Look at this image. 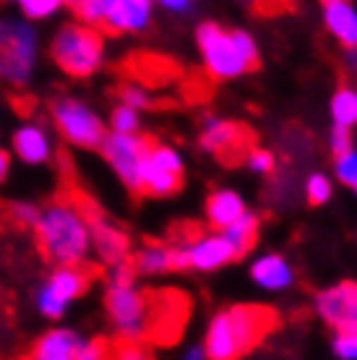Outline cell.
<instances>
[{
  "instance_id": "obj_1",
  "label": "cell",
  "mask_w": 357,
  "mask_h": 360,
  "mask_svg": "<svg viewBox=\"0 0 357 360\" xmlns=\"http://www.w3.org/2000/svg\"><path fill=\"white\" fill-rule=\"evenodd\" d=\"M32 230L39 251L55 266H79L91 256L89 207H81L71 198L45 204Z\"/></svg>"
},
{
  "instance_id": "obj_2",
  "label": "cell",
  "mask_w": 357,
  "mask_h": 360,
  "mask_svg": "<svg viewBox=\"0 0 357 360\" xmlns=\"http://www.w3.org/2000/svg\"><path fill=\"white\" fill-rule=\"evenodd\" d=\"M277 324L279 316L274 314V308L256 303L230 306L212 316L201 345L209 360H240L250 350H256L277 329Z\"/></svg>"
},
{
  "instance_id": "obj_3",
  "label": "cell",
  "mask_w": 357,
  "mask_h": 360,
  "mask_svg": "<svg viewBox=\"0 0 357 360\" xmlns=\"http://www.w3.org/2000/svg\"><path fill=\"white\" fill-rule=\"evenodd\" d=\"M105 314L112 332L123 340H146L152 321V292L138 288L134 264L125 262L108 269Z\"/></svg>"
},
{
  "instance_id": "obj_4",
  "label": "cell",
  "mask_w": 357,
  "mask_h": 360,
  "mask_svg": "<svg viewBox=\"0 0 357 360\" xmlns=\"http://www.w3.org/2000/svg\"><path fill=\"white\" fill-rule=\"evenodd\" d=\"M196 45L206 73L219 82L240 79L259 65V45L245 29H224L206 21L196 29Z\"/></svg>"
},
{
  "instance_id": "obj_5",
  "label": "cell",
  "mask_w": 357,
  "mask_h": 360,
  "mask_svg": "<svg viewBox=\"0 0 357 360\" xmlns=\"http://www.w3.org/2000/svg\"><path fill=\"white\" fill-rule=\"evenodd\" d=\"M42 34L21 13H0V82L27 86L37 73Z\"/></svg>"
},
{
  "instance_id": "obj_6",
  "label": "cell",
  "mask_w": 357,
  "mask_h": 360,
  "mask_svg": "<svg viewBox=\"0 0 357 360\" xmlns=\"http://www.w3.org/2000/svg\"><path fill=\"white\" fill-rule=\"evenodd\" d=\"M50 58L65 76L89 79L102 71L108 58V42L102 29L81 24V21H65L55 29L50 39Z\"/></svg>"
},
{
  "instance_id": "obj_7",
  "label": "cell",
  "mask_w": 357,
  "mask_h": 360,
  "mask_svg": "<svg viewBox=\"0 0 357 360\" xmlns=\"http://www.w3.org/2000/svg\"><path fill=\"white\" fill-rule=\"evenodd\" d=\"M50 120L63 141L76 149H97L108 136V120L79 97L53 99Z\"/></svg>"
},
{
  "instance_id": "obj_8",
  "label": "cell",
  "mask_w": 357,
  "mask_h": 360,
  "mask_svg": "<svg viewBox=\"0 0 357 360\" xmlns=\"http://www.w3.org/2000/svg\"><path fill=\"white\" fill-rule=\"evenodd\" d=\"M89 285H91V274L84 264H79V266H55L42 279V285L34 292L37 311L45 316V319H50V321H58L89 290Z\"/></svg>"
},
{
  "instance_id": "obj_9",
  "label": "cell",
  "mask_w": 357,
  "mask_h": 360,
  "mask_svg": "<svg viewBox=\"0 0 357 360\" xmlns=\"http://www.w3.org/2000/svg\"><path fill=\"white\" fill-rule=\"evenodd\" d=\"M183 172L186 162L183 154L170 144H149V152L143 157L141 180H138V193L146 196H172L183 186Z\"/></svg>"
},
{
  "instance_id": "obj_10",
  "label": "cell",
  "mask_w": 357,
  "mask_h": 360,
  "mask_svg": "<svg viewBox=\"0 0 357 360\" xmlns=\"http://www.w3.org/2000/svg\"><path fill=\"white\" fill-rule=\"evenodd\" d=\"M149 144L152 141L143 139L141 134H112V131H108V136L102 139V144L97 149L125 188L138 193L141 165L146 152H149Z\"/></svg>"
},
{
  "instance_id": "obj_11",
  "label": "cell",
  "mask_w": 357,
  "mask_h": 360,
  "mask_svg": "<svg viewBox=\"0 0 357 360\" xmlns=\"http://www.w3.org/2000/svg\"><path fill=\"white\" fill-rule=\"evenodd\" d=\"M102 340L86 337L71 326H53L34 342L29 360H105Z\"/></svg>"
},
{
  "instance_id": "obj_12",
  "label": "cell",
  "mask_w": 357,
  "mask_h": 360,
  "mask_svg": "<svg viewBox=\"0 0 357 360\" xmlns=\"http://www.w3.org/2000/svg\"><path fill=\"white\" fill-rule=\"evenodd\" d=\"M313 308L323 324L331 326L337 334L357 332V282L344 279L323 288L313 297Z\"/></svg>"
},
{
  "instance_id": "obj_13",
  "label": "cell",
  "mask_w": 357,
  "mask_h": 360,
  "mask_svg": "<svg viewBox=\"0 0 357 360\" xmlns=\"http://www.w3.org/2000/svg\"><path fill=\"white\" fill-rule=\"evenodd\" d=\"M89 230H91V253L105 266L131 262V238L123 227L115 225L108 214L89 209Z\"/></svg>"
},
{
  "instance_id": "obj_14",
  "label": "cell",
  "mask_w": 357,
  "mask_h": 360,
  "mask_svg": "<svg viewBox=\"0 0 357 360\" xmlns=\"http://www.w3.org/2000/svg\"><path fill=\"white\" fill-rule=\"evenodd\" d=\"M188 319V297L175 290L152 292V321L149 337L154 342H175Z\"/></svg>"
},
{
  "instance_id": "obj_15",
  "label": "cell",
  "mask_w": 357,
  "mask_h": 360,
  "mask_svg": "<svg viewBox=\"0 0 357 360\" xmlns=\"http://www.w3.org/2000/svg\"><path fill=\"white\" fill-rule=\"evenodd\" d=\"M180 240L186 245L188 269L214 271L224 264L235 262L233 245L227 243V238L219 230L216 233H198L190 235V238H180Z\"/></svg>"
},
{
  "instance_id": "obj_16",
  "label": "cell",
  "mask_w": 357,
  "mask_h": 360,
  "mask_svg": "<svg viewBox=\"0 0 357 360\" xmlns=\"http://www.w3.org/2000/svg\"><path fill=\"white\" fill-rule=\"evenodd\" d=\"M11 152H13L16 160H21L29 167L47 165L55 154V141L50 128L45 123H39V120L21 123L11 136Z\"/></svg>"
},
{
  "instance_id": "obj_17",
  "label": "cell",
  "mask_w": 357,
  "mask_h": 360,
  "mask_svg": "<svg viewBox=\"0 0 357 360\" xmlns=\"http://www.w3.org/2000/svg\"><path fill=\"white\" fill-rule=\"evenodd\" d=\"M245 139H248V134L235 120L209 115L201 123L198 144H201L204 152H212L216 157H222V160H235L245 149Z\"/></svg>"
},
{
  "instance_id": "obj_18",
  "label": "cell",
  "mask_w": 357,
  "mask_h": 360,
  "mask_svg": "<svg viewBox=\"0 0 357 360\" xmlns=\"http://www.w3.org/2000/svg\"><path fill=\"white\" fill-rule=\"evenodd\" d=\"M131 264H134L136 274H143V277H160V274H167V271L188 269L186 245H183V240H175V243H146L143 248L136 251Z\"/></svg>"
},
{
  "instance_id": "obj_19",
  "label": "cell",
  "mask_w": 357,
  "mask_h": 360,
  "mask_svg": "<svg viewBox=\"0 0 357 360\" xmlns=\"http://www.w3.org/2000/svg\"><path fill=\"white\" fill-rule=\"evenodd\" d=\"M154 0H115L105 27L115 34H138L152 24Z\"/></svg>"
},
{
  "instance_id": "obj_20",
  "label": "cell",
  "mask_w": 357,
  "mask_h": 360,
  "mask_svg": "<svg viewBox=\"0 0 357 360\" xmlns=\"http://www.w3.org/2000/svg\"><path fill=\"white\" fill-rule=\"evenodd\" d=\"M250 279L266 292H282L295 285V269L282 253H261L250 264Z\"/></svg>"
},
{
  "instance_id": "obj_21",
  "label": "cell",
  "mask_w": 357,
  "mask_h": 360,
  "mask_svg": "<svg viewBox=\"0 0 357 360\" xmlns=\"http://www.w3.org/2000/svg\"><path fill=\"white\" fill-rule=\"evenodd\" d=\"M323 24L347 50H357V6L352 0H334L323 6Z\"/></svg>"
},
{
  "instance_id": "obj_22",
  "label": "cell",
  "mask_w": 357,
  "mask_h": 360,
  "mask_svg": "<svg viewBox=\"0 0 357 360\" xmlns=\"http://www.w3.org/2000/svg\"><path fill=\"white\" fill-rule=\"evenodd\" d=\"M204 212H206V222L216 230H224L227 225H233L238 217H242L248 212L245 207V198L233 188H216L212 191L209 196H206V204H204Z\"/></svg>"
},
{
  "instance_id": "obj_23",
  "label": "cell",
  "mask_w": 357,
  "mask_h": 360,
  "mask_svg": "<svg viewBox=\"0 0 357 360\" xmlns=\"http://www.w3.org/2000/svg\"><path fill=\"white\" fill-rule=\"evenodd\" d=\"M259 227H261L259 217L248 209L245 214L235 219L233 225H227L224 230H219V233L227 238V243L233 245L235 259H242V256L256 245V240H259Z\"/></svg>"
},
{
  "instance_id": "obj_24",
  "label": "cell",
  "mask_w": 357,
  "mask_h": 360,
  "mask_svg": "<svg viewBox=\"0 0 357 360\" xmlns=\"http://www.w3.org/2000/svg\"><path fill=\"white\" fill-rule=\"evenodd\" d=\"M331 120L334 126L349 128L357 126V89L355 86H339L331 97Z\"/></svg>"
},
{
  "instance_id": "obj_25",
  "label": "cell",
  "mask_w": 357,
  "mask_h": 360,
  "mask_svg": "<svg viewBox=\"0 0 357 360\" xmlns=\"http://www.w3.org/2000/svg\"><path fill=\"white\" fill-rule=\"evenodd\" d=\"M16 6L18 13L29 21H50L58 13H63V8H68V0H3Z\"/></svg>"
},
{
  "instance_id": "obj_26",
  "label": "cell",
  "mask_w": 357,
  "mask_h": 360,
  "mask_svg": "<svg viewBox=\"0 0 357 360\" xmlns=\"http://www.w3.org/2000/svg\"><path fill=\"white\" fill-rule=\"evenodd\" d=\"M115 0H68V8L73 11L76 21L102 29L108 21V13Z\"/></svg>"
},
{
  "instance_id": "obj_27",
  "label": "cell",
  "mask_w": 357,
  "mask_h": 360,
  "mask_svg": "<svg viewBox=\"0 0 357 360\" xmlns=\"http://www.w3.org/2000/svg\"><path fill=\"white\" fill-rule=\"evenodd\" d=\"M105 360H157L152 345L146 340H123L117 337L115 342L105 347Z\"/></svg>"
},
{
  "instance_id": "obj_28",
  "label": "cell",
  "mask_w": 357,
  "mask_h": 360,
  "mask_svg": "<svg viewBox=\"0 0 357 360\" xmlns=\"http://www.w3.org/2000/svg\"><path fill=\"white\" fill-rule=\"evenodd\" d=\"M138 128H141V112L117 102L108 117V131H112V134H138Z\"/></svg>"
},
{
  "instance_id": "obj_29",
  "label": "cell",
  "mask_w": 357,
  "mask_h": 360,
  "mask_svg": "<svg viewBox=\"0 0 357 360\" xmlns=\"http://www.w3.org/2000/svg\"><path fill=\"white\" fill-rule=\"evenodd\" d=\"M331 193H334V186H331L329 175H323V172L308 175V180H305V196H308L311 204L321 207V204H326L331 198Z\"/></svg>"
},
{
  "instance_id": "obj_30",
  "label": "cell",
  "mask_w": 357,
  "mask_h": 360,
  "mask_svg": "<svg viewBox=\"0 0 357 360\" xmlns=\"http://www.w3.org/2000/svg\"><path fill=\"white\" fill-rule=\"evenodd\" d=\"M334 172H337V178L349 186V188L357 193V149L352 146L349 152L339 154L337 157V162H334Z\"/></svg>"
},
{
  "instance_id": "obj_31",
  "label": "cell",
  "mask_w": 357,
  "mask_h": 360,
  "mask_svg": "<svg viewBox=\"0 0 357 360\" xmlns=\"http://www.w3.org/2000/svg\"><path fill=\"white\" fill-rule=\"evenodd\" d=\"M120 102L128 105V108L138 110V112H143V110L152 108V94L141 84H125L123 89H120Z\"/></svg>"
},
{
  "instance_id": "obj_32",
  "label": "cell",
  "mask_w": 357,
  "mask_h": 360,
  "mask_svg": "<svg viewBox=\"0 0 357 360\" xmlns=\"http://www.w3.org/2000/svg\"><path fill=\"white\" fill-rule=\"evenodd\" d=\"M245 165L256 175H268V172H274L277 160H274V154L268 152V149H250L248 157H245Z\"/></svg>"
},
{
  "instance_id": "obj_33",
  "label": "cell",
  "mask_w": 357,
  "mask_h": 360,
  "mask_svg": "<svg viewBox=\"0 0 357 360\" xmlns=\"http://www.w3.org/2000/svg\"><path fill=\"white\" fill-rule=\"evenodd\" d=\"M39 204L37 201H13L11 204V217L16 219V222H21L24 227H34V222H37V217H39Z\"/></svg>"
},
{
  "instance_id": "obj_34",
  "label": "cell",
  "mask_w": 357,
  "mask_h": 360,
  "mask_svg": "<svg viewBox=\"0 0 357 360\" xmlns=\"http://www.w3.org/2000/svg\"><path fill=\"white\" fill-rule=\"evenodd\" d=\"M331 350L339 360H357V332L337 334L331 342Z\"/></svg>"
},
{
  "instance_id": "obj_35",
  "label": "cell",
  "mask_w": 357,
  "mask_h": 360,
  "mask_svg": "<svg viewBox=\"0 0 357 360\" xmlns=\"http://www.w3.org/2000/svg\"><path fill=\"white\" fill-rule=\"evenodd\" d=\"M329 144H331V152L337 154V157L349 152V149H352V131H349V128H342V126H331Z\"/></svg>"
},
{
  "instance_id": "obj_36",
  "label": "cell",
  "mask_w": 357,
  "mask_h": 360,
  "mask_svg": "<svg viewBox=\"0 0 357 360\" xmlns=\"http://www.w3.org/2000/svg\"><path fill=\"white\" fill-rule=\"evenodd\" d=\"M154 6H162L164 11H170V13H190L193 6H196V0H154Z\"/></svg>"
},
{
  "instance_id": "obj_37",
  "label": "cell",
  "mask_w": 357,
  "mask_h": 360,
  "mask_svg": "<svg viewBox=\"0 0 357 360\" xmlns=\"http://www.w3.org/2000/svg\"><path fill=\"white\" fill-rule=\"evenodd\" d=\"M183 360H209V358H206L204 345H190V347L183 352Z\"/></svg>"
},
{
  "instance_id": "obj_38",
  "label": "cell",
  "mask_w": 357,
  "mask_h": 360,
  "mask_svg": "<svg viewBox=\"0 0 357 360\" xmlns=\"http://www.w3.org/2000/svg\"><path fill=\"white\" fill-rule=\"evenodd\" d=\"M8 172H11V154L0 146V183L8 178Z\"/></svg>"
},
{
  "instance_id": "obj_39",
  "label": "cell",
  "mask_w": 357,
  "mask_h": 360,
  "mask_svg": "<svg viewBox=\"0 0 357 360\" xmlns=\"http://www.w3.org/2000/svg\"><path fill=\"white\" fill-rule=\"evenodd\" d=\"M240 3H253V0H240ZM264 11H274V8H282L287 0H256Z\"/></svg>"
},
{
  "instance_id": "obj_40",
  "label": "cell",
  "mask_w": 357,
  "mask_h": 360,
  "mask_svg": "<svg viewBox=\"0 0 357 360\" xmlns=\"http://www.w3.org/2000/svg\"><path fill=\"white\" fill-rule=\"evenodd\" d=\"M326 3H334V0H323V6H326Z\"/></svg>"
}]
</instances>
